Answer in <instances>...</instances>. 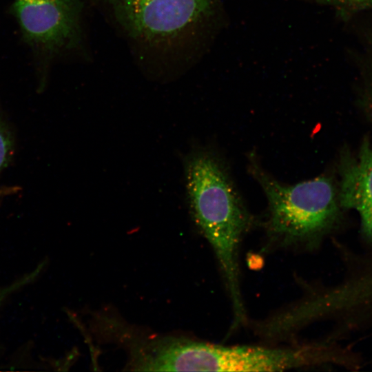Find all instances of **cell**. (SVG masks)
<instances>
[{
	"label": "cell",
	"instance_id": "6da1fadb",
	"mask_svg": "<svg viewBox=\"0 0 372 372\" xmlns=\"http://www.w3.org/2000/svg\"><path fill=\"white\" fill-rule=\"evenodd\" d=\"M186 185L191 208L199 227L211 244L231 301L233 322L245 320L239 281L238 252L252 218L224 163L209 152L188 158Z\"/></svg>",
	"mask_w": 372,
	"mask_h": 372
},
{
	"label": "cell",
	"instance_id": "7a4b0ae2",
	"mask_svg": "<svg viewBox=\"0 0 372 372\" xmlns=\"http://www.w3.org/2000/svg\"><path fill=\"white\" fill-rule=\"evenodd\" d=\"M252 173L265 192L269 236L282 244H311L335 222L338 198L331 180L320 176L294 185L280 183L254 163Z\"/></svg>",
	"mask_w": 372,
	"mask_h": 372
},
{
	"label": "cell",
	"instance_id": "3957f363",
	"mask_svg": "<svg viewBox=\"0 0 372 372\" xmlns=\"http://www.w3.org/2000/svg\"><path fill=\"white\" fill-rule=\"evenodd\" d=\"M127 36L149 52H176L211 14L214 0H105Z\"/></svg>",
	"mask_w": 372,
	"mask_h": 372
},
{
	"label": "cell",
	"instance_id": "277c9868",
	"mask_svg": "<svg viewBox=\"0 0 372 372\" xmlns=\"http://www.w3.org/2000/svg\"><path fill=\"white\" fill-rule=\"evenodd\" d=\"M82 11L80 0H14L12 5L24 41L47 59L80 47Z\"/></svg>",
	"mask_w": 372,
	"mask_h": 372
},
{
	"label": "cell",
	"instance_id": "5b68a950",
	"mask_svg": "<svg viewBox=\"0 0 372 372\" xmlns=\"http://www.w3.org/2000/svg\"><path fill=\"white\" fill-rule=\"evenodd\" d=\"M327 356L324 349L314 347H225L190 340L186 365L188 371H281L320 363Z\"/></svg>",
	"mask_w": 372,
	"mask_h": 372
},
{
	"label": "cell",
	"instance_id": "8992f818",
	"mask_svg": "<svg viewBox=\"0 0 372 372\" xmlns=\"http://www.w3.org/2000/svg\"><path fill=\"white\" fill-rule=\"evenodd\" d=\"M339 203L359 213L364 236L372 242V145L364 143L358 156L343 165Z\"/></svg>",
	"mask_w": 372,
	"mask_h": 372
},
{
	"label": "cell",
	"instance_id": "52a82bcc",
	"mask_svg": "<svg viewBox=\"0 0 372 372\" xmlns=\"http://www.w3.org/2000/svg\"><path fill=\"white\" fill-rule=\"evenodd\" d=\"M353 18L357 27L356 47L353 52L355 69L365 82L372 100V12Z\"/></svg>",
	"mask_w": 372,
	"mask_h": 372
},
{
	"label": "cell",
	"instance_id": "ba28073f",
	"mask_svg": "<svg viewBox=\"0 0 372 372\" xmlns=\"http://www.w3.org/2000/svg\"><path fill=\"white\" fill-rule=\"evenodd\" d=\"M329 6L336 10L339 16L349 21L353 18L372 12V0H315Z\"/></svg>",
	"mask_w": 372,
	"mask_h": 372
},
{
	"label": "cell",
	"instance_id": "9c48e42d",
	"mask_svg": "<svg viewBox=\"0 0 372 372\" xmlns=\"http://www.w3.org/2000/svg\"><path fill=\"white\" fill-rule=\"evenodd\" d=\"M15 139L11 125L0 108V173L10 163L14 152Z\"/></svg>",
	"mask_w": 372,
	"mask_h": 372
},
{
	"label": "cell",
	"instance_id": "30bf717a",
	"mask_svg": "<svg viewBox=\"0 0 372 372\" xmlns=\"http://www.w3.org/2000/svg\"><path fill=\"white\" fill-rule=\"evenodd\" d=\"M41 269L42 267L39 266L32 272L26 274L25 276L15 281L12 285L0 288V304L8 295L15 291L18 289L23 287L26 284L32 282L39 274Z\"/></svg>",
	"mask_w": 372,
	"mask_h": 372
}]
</instances>
